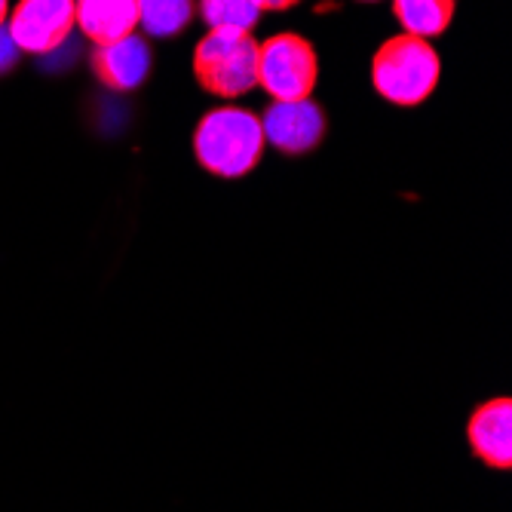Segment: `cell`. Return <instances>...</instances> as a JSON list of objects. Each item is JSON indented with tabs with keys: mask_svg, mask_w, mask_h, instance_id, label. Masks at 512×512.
<instances>
[{
	"mask_svg": "<svg viewBox=\"0 0 512 512\" xmlns=\"http://www.w3.org/2000/svg\"><path fill=\"white\" fill-rule=\"evenodd\" d=\"M439 77L442 62L430 40L405 31L390 37L371 59V83L390 105L399 108H417L427 102L439 86Z\"/></svg>",
	"mask_w": 512,
	"mask_h": 512,
	"instance_id": "cell-1",
	"label": "cell"
},
{
	"mask_svg": "<svg viewBox=\"0 0 512 512\" xmlns=\"http://www.w3.org/2000/svg\"><path fill=\"white\" fill-rule=\"evenodd\" d=\"M264 151L261 120L246 108H215L194 132V154L200 166L218 178L249 175Z\"/></svg>",
	"mask_w": 512,
	"mask_h": 512,
	"instance_id": "cell-2",
	"label": "cell"
},
{
	"mask_svg": "<svg viewBox=\"0 0 512 512\" xmlns=\"http://www.w3.org/2000/svg\"><path fill=\"white\" fill-rule=\"evenodd\" d=\"M197 83L221 99H240L258 86V40L252 31L212 28L194 50Z\"/></svg>",
	"mask_w": 512,
	"mask_h": 512,
	"instance_id": "cell-3",
	"label": "cell"
},
{
	"mask_svg": "<svg viewBox=\"0 0 512 512\" xmlns=\"http://www.w3.org/2000/svg\"><path fill=\"white\" fill-rule=\"evenodd\" d=\"M316 80L319 59L307 37L283 31L258 43V86L273 102L310 99Z\"/></svg>",
	"mask_w": 512,
	"mask_h": 512,
	"instance_id": "cell-4",
	"label": "cell"
},
{
	"mask_svg": "<svg viewBox=\"0 0 512 512\" xmlns=\"http://www.w3.org/2000/svg\"><path fill=\"white\" fill-rule=\"evenodd\" d=\"M77 25L74 0H19L10 10L7 34L19 46V53L46 56L59 50Z\"/></svg>",
	"mask_w": 512,
	"mask_h": 512,
	"instance_id": "cell-5",
	"label": "cell"
},
{
	"mask_svg": "<svg viewBox=\"0 0 512 512\" xmlns=\"http://www.w3.org/2000/svg\"><path fill=\"white\" fill-rule=\"evenodd\" d=\"M264 142L289 157L310 154L325 138V114L310 99L304 102H273L261 117Z\"/></svg>",
	"mask_w": 512,
	"mask_h": 512,
	"instance_id": "cell-6",
	"label": "cell"
},
{
	"mask_svg": "<svg viewBox=\"0 0 512 512\" xmlns=\"http://www.w3.org/2000/svg\"><path fill=\"white\" fill-rule=\"evenodd\" d=\"M467 445L488 470H512V399L497 396L467 417Z\"/></svg>",
	"mask_w": 512,
	"mask_h": 512,
	"instance_id": "cell-7",
	"label": "cell"
},
{
	"mask_svg": "<svg viewBox=\"0 0 512 512\" xmlns=\"http://www.w3.org/2000/svg\"><path fill=\"white\" fill-rule=\"evenodd\" d=\"M92 74L111 89H135L151 74L154 53L151 43L138 34H126L120 40L102 43L92 50Z\"/></svg>",
	"mask_w": 512,
	"mask_h": 512,
	"instance_id": "cell-8",
	"label": "cell"
},
{
	"mask_svg": "<svg viewBox=\"0 0 512 512\" xmlns=\"http://www.w3.org/2000/svg\"><path fill=\"white\" fill-rule=\"evenodd\" d=\"M74 7L80 31L96 46L135 34L138 0H74Z\"/></svg>",
	"mask_w": 512,
	"mask_h": 512,
	"instance_id": "cell-9",
	"label": "cell"
},
{
	"mask_svg": "<svg viewBox=\"0 0 512 512\" xmlns=\"http://www.w3.org/2000/svg\"><path fill=\"white\" fill-rule=\"evenodd\" d=\"M393 16L414 37H439L451 28L454 0H393Z\"/></svg>",
	"mask_w": 512,
	"mask_h": 512,
	"instance_id": "cell-10",
	"label": "cell"
},
{
	"mask_svg": "<svg viewBox=\"0 0 512 512\" xmlns=\"http://www.w3.org/2000/svg\"><path fill=\"white\" fill-rule=\"evenodd\" d=\"M194 19V0H138V25L151 37H175Z\"/></svg>",
	"mask_w": 512,
	"mask_h": 512,
	"instance_id": "cell-11",
	"label": "cell"
},
{
	"mask_svg": "<svg viewBox=\"0 0 512 512\" xmlns=\"http://www.w3.org/2000/svg\"><path fill=\"white\" fill-rule=\"evenodd\" d=\"M200 13L209 28H234L252 31L261 19V10L252 0H200Z\"/></svg>",
	"mask_w": 512,
	"mask_h": 512,
	"instance_id": "cell-12",
	"label": "cell"
},
{
	"mask_svg": "<svg viewBox=\"0 0 512 512\" xmlns=\"http://www.w3.org/2000/svg\"><path fill=\"white\" fill-rule=\"evenodd\" d=\"M16 56H19V46L13 43L7 28H0V74L16 65Z\"/></svg>",
	"mask_w": 512,
	"mask_h": 512,
	"instance_id": "cell-13",
	"label": "cell"
},
{
	"mask_svg": "<svg viewBox=\"0 0 512 512\" xmlns=\"http://www.w3.org/2000/svg\"><path fill=\"white\" fill-rule=\"evenodd\" d=\"M252 4H255L261 13H286V10L298 7L301 0H252Z\"/></svg>",
	"mask_w": 512,
	"mask_h": 512,
	"instance_id": "cell-14",
	"label": "cell"
},
{
	"mask_svg": "<svg viewBox=\"0 0 512 512\" xmlns=\"http://www.w3.org/2000/svg\"><path fill=\"white\" fill-rule=\"evenodd\" d=\"M7 19H10V0H0V28L7 25Z\"/></svg>",
	"mask_w": 512,
	"mask_h": 512,
	"instance_id": "cell-15",
	"label": "cell"
}]
</instances>
